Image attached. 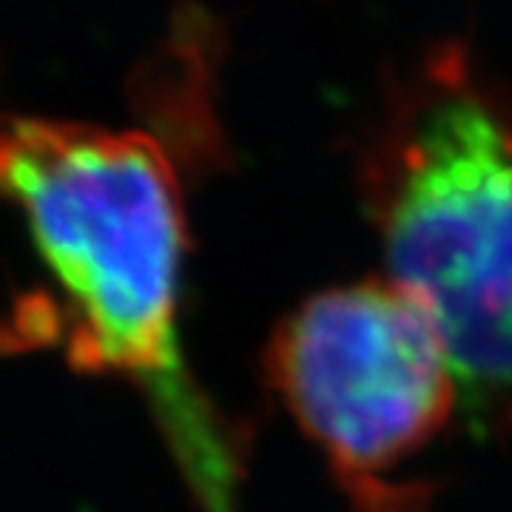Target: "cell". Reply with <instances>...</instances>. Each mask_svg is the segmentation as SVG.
Instances as JSON below:
<instances>
[{"label": "cell", "instance_id": "obj_2", "mask_svg": "<svg viewBox=\"0 0 512 512\" xmlns=\"http://www.w3.org/2000/svg\"><path fill=\"white\" fill-rule=\"evenodd\" d=\"M365 194L387 279L436 325L461 399L512 421V106L444 60L376 143Z\"/></svg>", "mask_w": 512, "mask_h": 512}, {"label": "cell", "instance_id": "obj_1", "mask_svg": "<svg viewBox=\"0 0 512 512\" xmlns=\"http://www.w3.org/2000/svg\"><path fill=\"white\" fill-rule=\"evenodd\" d=\"M0 194L18 205L55 279L74 365L151 387L208 512H231L237 458L177 345L185 220L163 146L148 134L0 117Z\"/></svg>", "mask_w": 512, "mask_h": 512}, {"label": "cell", "instance_id": "obj_3", "mask_svg": "<svg viewBox=\"0 0 512 512\" xmlns=\"http://www.w3.org/2000/svg\"><path fill=\"white\" fill-rule=\"evenodd\" d=\"M268 382L359 512H416L421 490L390 478L444 430L458 382L439 330L390 279L305 299L265 353Z\"/></svg>", "mask_w": 512, "mask_h": 512}]
</instances>
